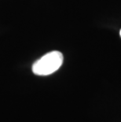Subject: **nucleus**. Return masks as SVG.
Segmentation results:
<instances>
[{
	"label": "nucleus",
	"mask_w": 121,
	"mask_h": 122,
	"mask_svg": "<svg viewBox=\"0 0 121 122\" xmlns=\"http://www.w3.org/2000/svg\"><path fill=\"white\" fill-rule=\"evenodd\" d=\"M63 54L60 51H51L33 64L32 72L38 76H47L56 72L63 63Z\"/></svg>",
	"instance_id": "nucleus-1"
},
{
	"label": "nucleus",
	"mask_w": 121,
	"mask_h": 122,
	"mask_svg": "<svg viewBox=\"0 0 121 122\" xmlns=\"http://www.w3.org/2000/svg\"><path fill=\"white\" fill-rule=\"evenodd\" d=\"M120 37H121V30L120 31Z\"/></svg>",
	"instance_id": "nucleus-2"
}]
</instances>
